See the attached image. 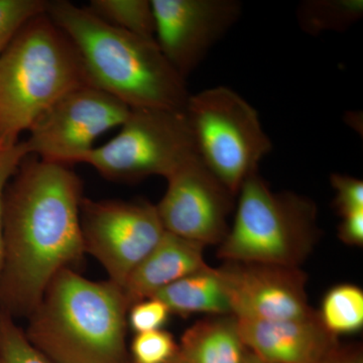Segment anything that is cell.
Returning a JSON list of instances; mask_svg holds the SVG:
<instances>
[{"label":"cell","instance_id":"obj_9","mask_svg":"<svg viewBox=\"0 0 363 363\" xmlns=\"http://www.w3.org/2000/svg\"><path fill=\"white\" fill-rule=\"evenodd\" d=\"M80 219L85 252L101 264L108 281L121 290L166 233L156 205L147 201L83 198Z\"/></svg>","mask_w":363,"mask_h":363},{"label":"cell","instance_id":"obj_27","mask_svg":"<svg viewBox=\"0 0 363 363\" xmlns=\"http://www.w3.org/2000/svg\"><path fill=\"white\" fill-rule=\"evenodd\" d=\"M318 363H363L362 348L360 345H342L339 343L335 350Z\"/></svg>","mask_w":363,"mask_h":363},{"label":"cell","instance_id":"obj_12","mask_svg":"<svg viewBox=\"0 0 363 363\" xmlns=\"http://www.w3.org/2000/svg\"><path fill=\"white\" fill-rule=\"evenodd\" d=\"M218 269L231 314L247 321H286L315 316L306 276L298 267L228 262Z\"/></svg>","mask_w":363,"mask_h":363},{"label":"cell","instance_id":"obj_29","mask_svg":"<svg viewBox=\"0 0 363 363\" xmlns=\"http://www.w3.org/2000/svg\"><path fill=\"white\" fill-rule=\"evenodd\" d=\"M171 363H190L188 362L187 360L185 359L183 357H182L181 353H179L178 357L175 358Z\"/></svg>","mask_w":363,"mask_h":363},{"label":"cell","instance_id":"obj_7","mask_svg":"<svg viewBox=\"0 0 363 363\" xmlns=\"http://www.w3.org/2000/svg\"><path fill=\"white\" fill-rule=\"evenodd\" d=\"M118 135L91 150L80 162L105 179L135 182L152 176L168 179L199 156L185 111L130 109Z\"/></svg>","mask_w":363,"mask_h":363},{"label":"cell","instance_id":"obj_3","mask_svg":"<svg viewBox=\"0 0 363 363\" xmlns=\"http://www.w3.org/2000/svg\"><path fill=\"white\" fill-rule=\"evenodd\" d=\"M128 303L111 281L65 269L28 316L26 337L52 363H130Z\"/></svg>","mask_w":363,"mask_h":363},{"label":"cell","instance_id":"obj_15","mask_svg":"<svg viewBox=\"0 0 363 363\" xmlns=\"http://www.w3.org/2000/svg\"><path fill=\"white\" fill-rule=\"evenodd\" d=\"M179 347L190 363H243L247 353L233 315L212 316L192 325Z\"/></svg>","mask_w":363,"mask_h":363},{"label":"cell","instance_id":"obj_20","mask_svg":"<svg viewBox=\"0 0 363 363\" xmlns=\"http://www.w3.org/2000/svg\"><path fill=\"white\" fill-rule=\"evenodd\" d=\"M0 363H52L4 311H0Z\"/></svg>","mask_w":363,"mask_h":363},{"label":"cell","instance_id":"obj_1","mask_svg":"<svg viewBox=\"0 0 363 363\" xmlns=\"http://www.w3.org/2000/svg\"><path fill=\"white\" fill-rule=\"evenodd\" d=\"M82 182L65 164L28 155L4 196L0 311L28 317L52 279L85 255Z\"/></svg>","mask_w":363,"mask_h":363},{"label":"cell","instance_id":"obj_28","mask_svg":"<svg viewBox=\"0 0 363 363\" xmlns=\"http://www.w3.org/2000/svg\"><path fill=\"white\" fill-rule=\"evenodd\" d=\"M243 363H267L264 362V360L260 359V358L257 357V355L253 354V353L250 352L247 350V357L245 358V362Z\"/></svg>","mask_w":363,"mask_h":363},{"label":"cell","instance_id":"obj_26","mask_svg":"<svg viewBox=\"0 0 363 363\" xmlns=\"http://www.w3.org/2000/svg\"><path fill=\"white\" fill-rule=\"evenodd\" d=\"M338 236L345 245L362 247L363 211L342 217V221L338 227Z\"/></svg>","mask_w":363,"mask_h":363},{"label":"cell","instance_id":"obj_8","mask_svg":"<svg viewBox=\"0 0 363 363\" xmlns=\"http://www.w3.org/2000/svg\"><path fill=\"white\" fill-rule=\"evenodd\" d=\"M130 108L95 86L74 88L43 112L25 140L28 155L55 164L80 162L104 133L121 126Z\"/></svg>","mask_w":363,"mask_h":363},{"label":"cell","instance_id":"obj_24","mask_svg":"<svg viewBox=\"0 0 363 363\" xmlns=\"http://www.w3.org/2000/svg\"><path fill=\"white\" fill-rule=\"evenodd\" d=\"M332 187L336 191L334 207L341 217L363 211V182L341 174H332Z\"/></svg>","mask_w":363,"mask_h":363},{"label":"cell","instance_id":"obj_25","mask_svg":"<svg viewBox=\"0 0 363 363\" xmlns=\"http://www.w3.org/2000/svg\"><path fill=\"white\" fill-rule=\"evenodd\" d=\"M28 156L25 140L13 145H0V271L4 257V196L11 177L21 161Z\"/></svg>","mask_w":363,"mask_h":363},{"label":"cell","instance_id":"obj_19","mask_svg":"<svg viewBox=\"0 0 363 363\" xmlns=\"http://www.w3.org/2000/svg\"><path fill=\"white\" fill-rule=\"evenodd\" d=\"M88 9L105 23L143 39H155L150 0H91Z\"/></svg>","mask_w":363,"mask_h":363},{"label":"cell","instance_id":"obj_4","mask_svg":"<svg viewBox=\"0 0 363 363\" xmlns=\"http://www.w3.org/2000/svg\"><path fill=\"white\" fill-rule=\"evenodd\" d=\"M91 85L63 30L40 13L0 52V145H13L59 98Z\"/></svg>","mask_w":363,"mask_h":363},{"label":"cell","instance_id":"obj_23","mask_svg":"<svg viewBox=\"0 0 363 363\" xmlns=\"http://www.w3.org/2000/svg\"><path fill=\"white\" fill-rule=\"evenodd\" d=\"M169 314V308L160 298H145L131 306L128 313V325L136 334L161 330Z\"/></svg>","mask_w":363,"mask_h":363},{"label":"cell","instance_id":"obj_6","mask_svg":"<svg viewBox=\"0 0 363 363\" xmlns=\"http://www.w3.org/2000/svg\"><path fill=\"white\" fill-rule=\"evenodd\" d=\"M198 155L234 196L272 150L259 113L226 86L190 94L185 108Z\"/></svg>","mask_w":363,"mask_h":363},{"label":"cell","instance_id":"obj_21","mask_svg":"<svg viewBox=\"0 0 363 363\" xmlns=\"http://www.w3.org/2000/svg\"><path fill=\"white\" fill-rule=\"evenodd\" d=\"M128 352L130 363H171L180 347L171 333L161 329L136 334Z\"/></svg>","mask_w":363,"mask_h":363},{"label":"cell","instance_id":"obj_5","mask_svg":"<svg viewBox=\"0 0 363 363\" xmlns=\"http://www.w3.org/2000/svg\"><path fill=\"white\" fill-rule=\"evenodd\" d=\"M233 226L218 257L231 262L298 267L316 240V206L295 193H274L255 172L243 182Z\"/></svg>","mask_w":363,"mask_h":363},{"label":"cell","instance_id":"obj_14","mask_svg":"<svg viewBox=\"0 0 363 363\" xmlns=\"http://www.w3.org/2000/svg\"><path fill=\"white\" fill-rule=\"evenodd\" d=\"M204 247L166 231L157 247L131 272L123 288L128 308L155 297L181 279L209 267L203 257Z\"/></svg>","mask_w":363,"mask_h":363},{"label":"cell","instance_id":"obj_22","mask_svg":"<svg viewBox=\"0 0 363 363\" xmlns=\"http://www.w3.org/2000/svg\"><path fill=\"white\" fill-rule=\"evenodd\" d=\"M49 0H0V52L30 18L47 11Z\"/></svg>","mask_w":363,"mask_h":363},{"label":"cell","instance_id":"obj_10","mask_svg":"<svg viewBox=\"0 0 363 363\" xmlns=\"http://www.w3.org/2000/svg\"><path fill=\"white\" fill-rule=\"evenodd\" d=\"M168 188L156 205L164 230L206 247L228 233L234 196L199 156L169 177Z\"/></svg>","mask_w":363,"mask_h":363},{"label":"cell","instance_id":"obj_16","mask_svg":"<svg viewBox=\"0 0 363 363\" xmlns=\"http://www.w3.org/2000/svg\"><path fill=\"white\" fill-rule=\"evenodd\" d=\"M155 298L162 301L169 312L181 316L198 313L212 316L233 315L218 269L210 267L162 289Z\"/></svg>","mask_w":363,"mask_h":363},{"label":"cell","instance_id":"obj_2","mask_svg":"<svg viewBox=\"0 0 363 363\" xmlns=\"http://www.w3.org/2000/svg\"><path fill=\"white\" fill-rule=\"evenodd\" d=\"M45 13L75 49L90 84L133 108L185 111L190 93L156 40L100 20L87 7L52 0Z\"/></svg>","mask_w":363,"mask_h":363},{"label":"cell","instance_id":"obj_13","mask_svg":"<svg viewBox=\"0 0 363 363\" xmlns=\"http://www.w3.org/2000/svg\"><path fill=\"white\" fill-rule=\"evenodd\" d=\"M238 324L247 350L267 363H318L339 345L318 313L286 321L238 319Z\"/></svg>","mask_w":363,"mask_h":363},{"label":"cell","instance_id":"obj_11","mask_svg":"<svg viewBox=\"0 0 363 363\" xmlns=\"http://www.w3.org/2000/svg\"><path fill=\"white\" fill-rule=\"evenodd\" d=\"M150 4L157 44L185 80L238 23L242 11L238 0H150Z\"/></svg>","mask_w":363,"mask_h":363},{"label":"cell","instance_id":"obj_18","mask_svg":"<svg viewBox=\"0 0 363 363\" xmlns=\"http://www.w3.org/2000/svg\"><path fill=\"white\" fill-rule=\"evenodd\" d=\"M318 313L327 331L337 337L341 334L355 333L363 327V292L350 284L332 288L322 301Z\"/></svg>","mask_w":363,"mask_h":363},{"label":"cell","instance_id":"obj_17","mask_svg":"<svg viewBox=\"0 0 363 363\" xmlns=\"http://www.w3.org/2000/svg\"><path fill=\"white\" fill-rule=\"evenodd\" d=\"M363 16L362 0H309L298 9L302 30L312 35L344 32Z\"/></svg>","mask_w":363,"mask_h":363}]
</instances>
